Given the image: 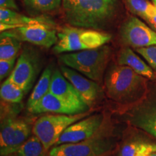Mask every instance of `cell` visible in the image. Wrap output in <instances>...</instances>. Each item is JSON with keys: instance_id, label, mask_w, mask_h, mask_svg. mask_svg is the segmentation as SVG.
<instances>
[{"instance_id": "6da1fadb", "label": "cell", "mask_w": 156, "mask_h": 156, "mask_svg": "<svg viewBox=\"0 0 156 156\" xmlns=\"http://www.w3.org/2000/svg\"><path fill=\"white\" fill-rule=\"evenodd\" d=\"M64 17L72 26L101 30L117 14V0H63Z\"/></svg>"}, {"instance_id": "7a4b0ae2", "label": "cell", "mask_w": 156, "mask_h": 156, "mask_svg": "<svg viewBox=\"0 0 156 156\" xmlns=\"http://www.w3.org/2000/svg\"><path fill=\"white\" fill-rule=\"evenodd\" d=\"M145 85V78L125 65L111 66L104 77L107 96L119 103L133 102L142 94Z\"/></svg>"}, {"instance_id": "3957f363", "label": "cell", "mask_w": 156, "mask_h": 156, "mask_svg": "<svg viewBox=\"0 0 156 156\" xmlns=\"http://www.w3.org/2000/svg\"><path fill=\"white\" fill-rule=\"evenodd\" d=\"M116 148L114 128L106 118L91 137L77 143L56 145L50 151L49 156H109Z\"/></svg>"}, {"instance_id": "277c9868", "label": "cell", "mask_w": 156, "mask_h": 156, "mask_svg": "<svg viewBox=\"0 0 156 156\" xmlns=\"http://www.w3.org/2000/svg\"><path fill=\"white\" fill-rule=\"evenodd\" d=\"M110 54V48L104 45L93 49L62 54L59 60L64 66L99 83L106 69Z\"/></svg>"}, {"instance_id": "5b68a950", "label": "cell", "mask_w": 156, "mask_h": 156, "mask_svg": "<svg viewBox=\"0 0 156 156\" xmlns=\"http://www.w3.org/2000/svg\"><path fill=\"white\" fill-rule=\"evenodd\" d=\"M57 35L58 41L53 48L56 54L93 49L104 46L112 38L107 33L72 25L62 28Z\"/></svg>"}, {"instance_id": "8992f818", "label": "cell", "mask_w": 156, "mask_h": 156, "mask_svg": "<svg viewBox=\"0 0 156 156\" xmlns=\"http://www.w3.org/2000/svg\"><path fill=\"white\" fill-rule=\"evenodd\" d=\"M90 112L75 115L49 114L38 119L33 126V133L36 136L47 151L56 145L60 136L68 126L90 116Z\"/></svg>"}, {"instance_id": "52a82bcc", "label": "cell", "mask_w": 156, "mask_h": 156, "mask_svg": "<svg viewBox=\"0 0 156 156\" xmlns=\"http://www.w3.org/2000/svg\"><path fill=\"white\" fill-rule=\"evenodd\" d=\"M31 121L20 118H8L2 123L0 132V153L7 156L17 153L30 136Z\"/></svg>"}, {"instance_id": "ba28073f", "label": "cell", "mask_w": 156, "mask_h": 156, "mask_svg": "<svg viewBox=\"0 0 156 156\" xmlns=\"http://www.w3.org/2000/svg\"><path fill=\"white\" fill-rule=\"evenodd\" d=\"M6 32L20 41L28 42L47 48L54 46L58 41V35L53 23L47 18Z\"/></svg>"}, {"instance_id": "9c48e42d", "label": "cell", "mask_w": 156, "mask_h": 156, "mask_svg": "<svg viewBox=\"0 0 156 156\" xmlns=\"http://www.w3.org/2000/svg\"><path fill=\"white\" fill-rule=\"evenodd\" d=\"M120 36L124 44L136 48L156 45V31L136 17H130L123 23Z\"/></svg>"}, {"instance_id": "30bf717a", "label": "cell", "mask_w": 156, "mask_h": 156, "mask_svg": "<svg viewBox=\"0 0 156 156\" xmlns=\"http://www.w3.org/2000/svg\"><path fill=\"white\" fill-rule=\"evenodd\" d=\"M38 56L32 50L24 49L12 70L9 79L27 93L32 86L38 73Z\"/></svg>"}, {"instance_id": "8fae6325", "label": "cell", "mask_w": 156, "mask_h": 156, "mask_svg": "<svg viewBox=\"0 0 156 156\" xmlns=\"http://www.w3.org/2000/svg\"><path fill=\"white\" fill-rule=\"evenodd\" d=\"M106 117L102 114L87 116L66 129L56 145L66 143H77L91 137L102 126Z\"/></svg>"}, {"instance_id": "7c38bea8", "label": "cell", "mask_w": 156, "mask_h": 156, "mask_svg": "<svg viewBox=\"0 0 156 156\" xmlns=\"http://www.w3.org/2000/svg\"><path fill=\"white\" fill-rule=\"evenodd\" d=\"M60 71L75 87L89 107L92 106L99 98L101 89L96 82L89 79L88 77L67 66H62L60 67Z\"/></svg>"}, {"instance_id": "4fadbf2b", "label": "cell", "mask_w": 156, "mask_h": 156, "mask_svg": "<svg viewBox=\"0 0 156 156\" xmlns=\"http://www.w3.org/2000/svg\"><path fill=\"white\" fill-rule=\"evenodd\" d=\"M49 92L66 102L88 112L90 107L84 101L77 90L63 75L61 71L56 69L53 71Z\"/></svg>"}, {"instance_id": "5bb4252c", "label": "cell", "mask_w": 156, "mask_h": 156, "mask_svg": "<svg viewBox=\"0 0 156 156\" xmlns=\"http://www.w3.org/2000/svg\"><path fill=\"white\" fill-rule=\"evenodd\" d=\"M29 112L34 114L54 113L67 115H75L87 112L79 107L66 102L50 92L46 93Z\"/></svg>"}, {"instance_id": "9a60e30c", "label": "cell", "mask_w": 156, "mask_h": 156, "mask_svg": "<svg viewBox=\"0 0 156 156\" xmlns=\"http://www.w3.org/2000/svg\"><path fill=\"white\" fill-rule=\"evenodd\" d=\"M127 117L132 125L156 137V101L140 105L129 113Z\"/></svg>"}, {"instance_id": "2e32d148", "label": "cell", "mask_w": 156, "mask_h": 156, "mask_svg": "<svg viewBox=\"0 0 156 156\" xmlns=\"http://www.w3.org/2000/svg\"><path fill=\"white\" fill-rule=\"evenodd\" d=\"M117 62L120 65L129 67L135 73L148 79H154L155 77L153 69L147 65L140 56H138L130 48H124L119 54Z\"/></svg>"}, {"instance_id": "e0dca14e", "label": "cell", "mask_w": 156, "mask_h": 156, "mask_svg": "<svg viewBox=\"0 0 156 156\" xmlns=\"http://www.w3.org/2000/svg\"><path fill=\"white\" fill-rule=\"evenodd\" d=\"M156 152L155 142L134 140L126 142L121 147L119 156H150Z\"/></svg>"}, {"instance_id": "ac0fdd59", "label": "cell", "mask_w": 156, "mask_h": 156, "mask_svg": "<svg viewBox=\"0 0 156 156\" xmlns=\"http://www.w3.org/2000/svg\"><path fill=\"white\" fill-rule=\"evenodd\" d=\"M52 73L53 71L49 66L43 72L28 100L27 107L28 111L32 108L46 93L49 92Z\"/></svg>"}, {"instance_id": "d6986e66", "label": "cell", "mask_w": 156, "mask_h": 156, "mask_svg": "<svg viewBox=\"0 0 156 156\" xmlns=\"http://www.w3.org/2000/svg\"><path fill=\"white\" fill-rule=\"evenodd\" d=\"M45 18L46 17H30L17 12L15 9L0 8V23L13 25L15 28L39 22Z\"/></svg>"}, {"instance_id": "ffe728a7", "label": "cell", "mask_w": 156, "mask_h": 156, "mask_svg": "<svg viewBox=\"0 0 156 156\" xmlns=\"http://www.w3.org/2000/svg\"><path fill=\"white\" fill-rule=\"evenodd\" d=\"M21 48V41L6 31L1 32L0 59L9 60L16 58Z\"/></svg>"}, {"instance_id": "44dd1931", "label": "cell", "mask_w": 156, "mask_h": 156, "mask_svg": "<svg viewBox=\"0 0 156 156\" xmlns=\"http://www.w3.org/2000/svg\"><path fill=\"white\" fill-rule=\"evenodd\" d=\"M25 92L16 84L12 83L9 77L2 84L0 96L2 100L7 103H17L23 100Z\"/></svg>"}, {"instance_id": "7402d4cb", "label": "cell", "mask_w": 156, "mask_h": 156, "mask_svg": "<svg viewBox=\"0 0 156 156\" xmlns=\"http://www.w3.org/2000/svg\"><path fill=\"white\" fill-rule=\"evenodd\" d=\"M48 151L36 136H30L17 151V156H48Z\"/></svg>"}, {"instance_id": "603a6c76", "label": "cell", "mask_w": 156, "mask_h": 156, "mask_svg": "<svg viewBox=\"0 0 156 156\" xmlns=\"http://www.w3.org/2000/svg\"><path fill=\"white\" fill-rule=\"evenodd\" d=\"M126 7L132 13L147 20L156 9V6L148 0H124Z\"/></svg>"}, {"instance_id": "cb8c5ba5", "label": "cell", "mask_w": 156, "mask_h": 156, "mask_svg": "<svg viewBox=\"0 0 156 156\" xmlns=\"http://www.w3.org/2000/svg\"><path fill=\"white\" fill-rule=\"evenodd\" d=\"M25 5L31 10L39 13L54 11L63 3V0H23Z\"/></svg>"}, {"instance_id": "d4e9b609", "label": "cell", "mask_w": 156, "mask_h": 156, "mask_svg": "<svg viewBox=\"0 0 156 156\" xmlns=\"http://www.w3.org/2000/svg\"><path fill=\"white\" fill-rule=\"evenodd\" d=\"M136 51L147 62L152 69L156 72V45L147 47L137 48Z\"/></svg>"}, {"instance_id": "484cf974", "label": "cell", "mask_w": 156, "mask_h": 156, "mask_svg": "<svg viewBox=\"0 0 156 156\" xmlns=\"http://www.w3.org/2000/svg\"><path fill=\"white\" fill-rule=\"evenodd\" d=\"M16 58L9 60L0 59V80H3L5 77H8L14 69Z\"/></svg>"}, {"instance_id": "4316f807", "label": "cell", "mask_w": 156, "mask_h": 156, "mask_svg": "<svg viewBox=\"0 0 156 156\" xmlns=\"http://www.w3.org/2000/svg\"><path fill=\"white\" fill-rule=\"evenodd\" d=\"M0 7L17 9V4L15 3V0H0Z\"/></svg>"}, {"instance_id": "83f0119b", "label": "cell", "mask_w": 156, "mask_h": 156, "mask_svg": "<svg viewBox=\"0 0 156 156\" xmlns=\"http://www.w3.org/2000/svg\"><path fill=\"white\" fill-rule=\"evenodd\" d=\"M147 21L151 23V24L156 28V9L154 12L152 13V14L148 17V18L147 19Z\"/></svg>"}, {"instance_id": "f1b7e54d", "label": "cell", "mask_w": 156, "mask_h": 156, "mask_svg": "<svg viewBox=\"0 0 156 156\" xmlns=\"http://www.w3.org/2000/svg\"><path fill=\"white\" fill-rule=\"evenodd\" d=\"M150 156H156V152H154V153H151V155H150Z\"/></svg>"}, {"instance_id": "f546056e", "label": "cell", "mask_w": 156, "mask_h": 156, "mask_svg": "<svg viewBox=\"0 0 156 156\" xmlns=\"http://www.w3.org/2000/svg\"><path fill=\"white\" fill-rule=\"evenodd\" d=\"M152 2H153V3L156 6V0H152Z\"/></svg>"}, {"instance_id": "4dcf8cb0", "label": "cell", "mask_w": 156, "mask_h": 156, "mask_svg": "<svg viewBox=\"0 0 156 156\" xmlns=\"http://www.w3.org/2000/svg\"><path fill=\"white\" fill-rule=\"evenodd\" d=\"M7 156H8V155H7Z\"/></svg>"}]
</instances>
